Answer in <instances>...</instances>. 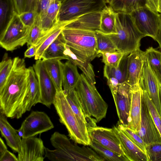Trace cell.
Returning <instances> with one entry per match:
<instances>
[{"label": "cell", "instance_id": "obj_16", "mask_svg": "<svg viewBox=\"0 0 161 161\" xmlns=\"http://www.w3.org/2000/svg\"><path fill=\"white\" fill-rule=\"evenodd\" d=\"M44 148L40 138L35 136L22 138L21 149L17 157L18 161H43Z\"/></svg>", "mask_w": 161, "mask_h": 161}, {"label": "cell", "instance_id": "obj_10", "mask_svg": "<svg viewBox=\"0 0 161 161\" xmlns=\"http://www.w3.org/2000/svg\"><path fill=\"white\" fill-rule=\"evenodd\" d=\"M33 67L39 86L41 95L40 103L50 108L53 104L57 91L47 72L44 60L43 59L37 60Z\"/></svg>", "mask_w": 161, "mask_h": 161}, {"label": "cell", "instance_id": "obj_35", "mask_svg": "<svg viewBox=\"0 0 161 161\" xmlns=\"http://www.w3.org/2000/svg\"><path fill=\"white\" fill-rule=\"evenodd\" d=\"M89 146L106 161H129L126 157L117 154L92 140L91 139Z\"/></svg>", "mask_w": 161, "mask_h": 161}, {"label": "cell", "instance_id": "obj_31", "mask_svg": "<svg viewBox=\"0 0 161 161\" xmlns=\"http://www.w3.org/2000/svg\"><path fill=\"white\" fill-rule=\"evenodd\" d=\"M109 5L116 13L130 14L146 6V0H111Z\"/></svg>", "mask_w": 161, "mask_h": 161}, {"label": "cell", "instance_id": "obj_54", "mask_svg": "<svg viewBox=\"0 0 161 161\" xmlns=\"http://www.w3.org/2000/svg\"><path fill=\"white\" fill-rule=\"evenodd\" d=\"M106 4H109L111 0H103Z\"/></svg>", "mask_w": 161, "mask_h": 161}, {"label": "cell", "instance_id": "obj_30", "mask_svg": "<svg viewBox=\"0 0 161 161\" xmlns=\"http://www.w3.org/2000/svg\"><path fill=\"white\" fill-rule=\"evenodd\" d=\"M130 53H125L122 57L118 66L113 68L104 65L103 75L107 78L114 77L117 79L120 84L126 82L128 56Z\"/></svg>", "mask_w": 161, "mask_h": 161}, {"label": "cell", "instance_id": "obj_24", "mask_svg": "<svg viewBox=\"0 0 161 161\" xmlns=\"http://www.w3.org/2000/svg\"><path fill=\"white\" fill-rule=\"evenodd\" d=\"M7 117L0 112V130L2 136L5 139L8 145L14 152L18 153L21 148L22 139L17 130L8 121Z\"/></svg>", "mask_w": 161, "mask_h": 161}, {"label": "cell", "instance_id": "obj_14", "mask_svg": "<svg viewBox=\"0 0 161 161\" xmlns=\"http://www.w3.org/2000/svg\"><path fill=\"white\" fill-rule=\"evenodd\" d=\"M87 130L91 139L119 155L125 157L113 128L96 126H89L87 127Z\"/></svg>", "mask_w": 161, "mask_h": 161}, {"label": "cell", "instance_id": "obj_25", "mask_svg": "<svg viewBox=\"0 0 161 161\" xmlns=\"http://www.w3.org/2000/svg\"><path fill=\"white\" fill-rule=\"evenodd\" d=\"M70 22L58 21L45 33L36 46L37 50L35 56V59H42L45 50L60 34L64 27Z\"/></svg>", "mask_w": 161, "mask_h": 161}, {"label": "cell", "instance_id": "obj_39", "mask_svg": "<svg viewBox=\"0 0 161 161\" xmlns=\"http://www.w3.org/2000/svg\"><path fill=\"white\" fill-rule=\"evenodd\" d=\"M142 95L148 107L154 122L161 135V117L146 91L142 89Z\"/></svg>", "mask_w": 161, "mask_h": 161}, {"label": "cell", "instance_id": "obj_48", "mask_svg": "<svg viewBox=\"0 0 161 161\" xmlns=\"http://www.w3.org/2000/svg\"><path fill=\"white\" fill-rule=\"evenodd\" d=\"M0 161H18V159L14 154L7 150L0 157Z\"/></svg>", "mask_w": 161, "mask_h": 161}, {"label": "cell", "instance_id": "obj_38", "mask_svg": "<svg viewBox=\"0 0 161 161\" xmlns=\"http://www.w3.org/2000/svg\"><path fill=\"white\" fill-rule=\"evenodd\" d=\"M13 59L5 56L0 63V90L3 88L11 72Z\"/></svg>", "mask_w": 161, "mask_h": 161}, {"label": "cell", "instance_id": "obj_50", "mask_svg": "<svg viewBox=\"0 0 161 161\" xmlns=\"http://www.w3.org/2000/svg\"><path fill=\"white\" fill-rule=\"evenodd\" d=\"M7 148L1 138H0V157L7 150Z\"/></svg>", "mask_w": 161, "mask_h": 161}, {"label": "cell", "instance_id": "obj_41", "mask_svg": "<svg viewBox=\"0 0 161 161\" xmlns=\"http://www.w3.org/2000/svg\"><path fill=\"white\" fill-rule=\"evenodd\" d=\"M146 154L148 161H161V143L147 144Z\"/></svg>", "mask_w": 161, "mask_h": 161}, {"label": "cell", "instance_id": "obj_51", "mask_svg": "<svg viewBox=\"0 0 161 161\" xmlns=\"http://www.w3.org/2000/svg\"><path fill=\"white\" fill-rule=\"evenodd\" d=\"M160 15L161 18L160 25L156 41L158 43L159 47L161 49V13L160 14Z\"/></svg>", "mask_w": 161, "mask_h": 161}, {"label": "cell", "instance_id": "obj_11", "mask_svg": "<svg viewBox=\"0 0 161 161\" xmlns=\"http://www.w3.org/2000/svg\"><path fill=\"white\" fill-rule=\"evenodd\" d=\"M147 144L161 143V135L158 129L142 94L141 111L139 129L135 131Z\"/></svg>", "mask_w": 161, "mask_h": 161}, {"label": "cell", "instance_id": "obj_42", "mask_svg": "<svg viewBox=\"0 0 161 161\" xmlns=\"http://www.w3.org/2000/svg\"><path fill=\"white\" fill-rule=\"evenodd\" d=\"M39 25L35 23L31 28L27 43L28 46H36L44 35Z\"/></svg>", "mask_w": 161, "mask_h": 161}, {"label": "cell", "instance_id": "obj_34", "mask_svg": "<svg viewBox=\"0 0 161 161\" xmlns=\"http://www.w3.org/2000/svg\"><path fill=\"white\" fill-rule=\"evenodd\" d=\"M15 12L12 0H0L1 32L7 25Z\"/></svg>", "mask_w": 161, "mask_h": 161}, {"label": "cell", "instance_id": "obj_17", "mask_svg": "<svg viewBox=\"0 0 161 161\" xmlns=\"http://www.w3.org/2000/svg\"><path fill=\"white\" fill-rule=\"evenodd\" d=\"M145 60L144 51L138 48L128 55L126 82L130 86L139 83Z\"/></svg>", "mask_w": 161, "mask_h": 161}, {"label": "cell", "instance_id": "obj_5", "mask_svg": "<svg viewBox=\"0 0 161 161\" xmlns=\"http://www.w3.org/2000/svg\"><path fill=\"white\" fill-rule=\"evenodd\" d=\"M53 104L59 117V121L65 126L70 139L76 143L89 146L90 143L82 133L63 90L57 92Z\"/></svg>", "mask_w": 161, "mask_h": 161}, {"label": "cell", "instance_id": "obj_6", "mask_svg": "<svg viewBox=\"0 0 161 161\" xmlns=\"http://www.w3.org/2000/svg\"><path fill=\"white\" fill-rule=\"evenodd\" d=\"M61 34L66 45L84 54L91 61L98 55L95 31L64 28Z\"/></svg>", "mask_w": 161, "mask_h": 161}, {"label": "cell", "instance_id": "obj_1", "mask_svg": "<svg viewBox=\"0 0 161 161\" xmlns=\"http://www.w3.org/2000/svg\"><path fill=\"white\" fill-rule=\"evenodd\" d=\"M29 75L25 60L14 58L10 74L0 90V111L7 117L18 119L22 116V105L29 90Z\"/></svg>", "mask_w": 161, "mask_h": 161}, {"label": "cell", "instance_id": "obj_43", "mask_svg": "<svg viewBox=\"0 0 161 161\" xmlns=\"http://www.w3.org/2000/svg\"><path fill=\"white\" fill-rule=\"evenodd\" d=\"M36 11L24 12L19 15V17L24 25L31 28L35 24L37 17Z\"/></svg>", "mask_w": 161, "mask_h": 161}, {"label": "cell", "instance_id": "obj_3", "mask_svg": "<svg viewBox=\"0 0 161 161\" xmlns=\"http://www.w3.org/2000/svg\"><path fill=\"white\" fill-rule=\"evenodd\" d=\"M87 122V127L96 126V122L105 118L108 105L96 89L82 73L75 87Z\"/></svg>", "mask_w": 161, "mask_h": 161}, {"label": "cell", "instance_id": "obj_12", "mask_svg": "<svg viewBox=\"0 0 161 161\" xmlns=\"http://www.w3.org/2000/svg\"><path fill=\"white\" fill-rule=\"evenodd\" d=\"M21 125L24 131L23 138L35 136L54 127L49 117L45 113L37 111H32Z\"/></svg>", "mask_w": 161, "mask_h": 161}, {"label": "cell", "instance_id": "obj_26", "mask_svg": "<svg viewBox=\"0 0 161 161\" xmlns=\"http://www.w3.org/2000/svg\"><path fill=\"white\" fill-rule=\"evenodd\" d=\"M77 67L69 60L63 64L62 85L64 93L75 88L80 77Z\"/></svg>", "mask_w": 161, "mask_h": 161}, {"label": "cell", "instance_id": "obj_21", "mask_svg": "<svg viewBox=\"0 0 161 161\" xmlns=\"http://www.w3.org/2000/svg\"><path fill=\"white\" fill-rule=\"evenodd\" d=\"M131 103L129 127L137 131L140 125L142 105V89L139 83L130 86Z\"/></svg>", "mask_w": 161, "mask_h": 161}, {"label": "cell", "instance_id": "obj_23", "mask_svg": "<svg viewBox=\"0 0 161 161\" xmlns=\"http://www.w3.org/2000/svg\"><path fill=\"white\" fill-rule=\"evenodd\" d=\"M28 68L29 90L22 105V114L26 111H30L31 108L36 104L40 103L41 100L40 88L35 71L33 67Z\"/></svg>", "mask_w": 161, "mask_h": 161}, {"label": "cell", "instance_id": "obj_19", "mask_svg": "<svg viewBox=\"0 0 161 161\" xmlns=\"http://www.w3.org/2000/svg\"><path fill=\"white\" fill-rule=\"evenodd\" d=\"M64 53L68 60L78 67L89 82L92 85L96 84L95 75L91 61L80 52L70 47L66 44Z\"/></svg>", "mask_w": 161, "mask_h": 161}, {"label": "cell", "instance_id": "obj_47", "mask_svg": "<svg viewBox=\"0 0 161 161\" xmlns=\"http://www.w3.org/2000/svg\"><path fill=\"white\" fill-rule=\"evenodd\" d=\"M15 12L19 15L24 11L25 0H12Z\"/></svg>", "mask_w": 161, "mask_h": 161}, {"label": "cell", "instance_id": "obj_37", "mask_svg": "<svg viewBox=\"0 0 161 161\" xmlns=\"http://www.w3.org/2000/svg\"><path fill=\"white\" fill-rule=\"evenodd\" d=\"M125 53L116 50L115 51L103 53L102 61L105 65L113 68L118 67Z\"/></svg>", "mask_w": 161, "mask_h": 161}, {"label": "cell", "instance_id": "obj_45", "mask_svg": "<svg viewBox=\"0 0 161 161\" xmlns=\"http://www.w3.org/2000/svg\"><path fill=\"white\" fill-rule=\"evenodd\" d=\"M146 7L158 13H161V0H146Z\"/></svg>", "mask_w": 161, "mask_h": 161}, {"label": "cell", "instance_id": "obj_7", "mask_svg": "<svg viewBox=\"0 0 161 161\" xmlns=\"http://www.w3.org/2000/svg\"><path fill=\"white\" fill-rule=\"evenodd\" d=\"M106 5L103 0H62L58 20L70 22L87 13L101 12Z\"/></svg>", "mask_w": 161, "mask_h": 161}, {"label": "cell", "instance_id": "obj_44", "mask_svg": "<svg viewBox=\"0 0 161 161\" xmlns=\"http://www.w3.org/2000/svg\"><path fill=\"white\" fill-rule=\"evenodd\" d=\"M107 79V84L110 90L113 97H114L120 83L117 79L114 77H109Z\"/></svg>", "mask_w": 161, "mask_h": 161}, {"label": "cell", "instance_id": "obj_52", "mask_svg": "<svg viewBox=\"0 0 161 161\" xmlns=\"http://www.w3.org/2000/svg\"><path fill=\"white\" fill-rule=\"evenodd\" d=\"M17 132L19 136L23 138L24 135V131L23 125H21L19 128L17 130Z\"/></svg>", "mask_w": 161, "mask_h": 161}, {"label": "cell", "instance_id": "obj_15", "mask_svg": "<svg viewBox=\"0 0 161 161\" xmlns=\"http://www.w3.org/2000/svg\"><path fill=\"white\" fill-rule=\"evenodd\" d=\"M119 123L125 126H129L131 103L130 86L126 82L120 84L113 97Z\"/></svg>", "mask_w": 161, "mask_h": 161}, {"label": "cell", "instance_id": "obj_2", "mask_svg": "<svg viewBox=\"0 0 161 161\" xmlns=\"http://www.w3.org/2000/svg\"><path fill=\"white\" fill-rule=\"evenodd\" d=\"M50 141L55 148L52 150L45 147V158L52 161H104L106 160L91 148L82 147L71 142L64 134L55 131Z\"/></svg>", "mask_w": 161, "mask_h": 161}, {"label": "cell", "instance_id": "obj_49", "mask_svg": "<svg viewBox=\"0 0 161 161\" xmlns=\"http://www.w3.org/2000/svg\"><path fill=\"white\" fill-rule=\"evenodd\" d=\"M36 46H31L24 53L25 57L28 58L35 57L36 54Z\"/></svg>", "mask_w": 161, "mask_h": 161}, {"label": "cell", "instance_id": "obj_33", "mask_svg": "<svg viewBox=\"0 0 161 161\" xmlns=\"http://www.w3.org/2000/svg\"><path fill=\"white\" fill-rule=\"evenodd\" d=\"M144 53L159 83L161 84V52L151 47L147 48Z\"/></svg>", "mask_w": 161, "mask_h": 161}, {"label": "cell", "instance_id": "obj_8", "mask_svg": "<svg viewBox=\"0 0 161 161\" xmlns=\"http://www.w3.org/2000/svg\"><path fill=\"white\" fill-rule=\"evenodd\" d=\"M30 28L25 25L16 12L5 28L1 32L0 45L12 51L27 43Z\"/></svg>", "mask_w": 161, "mask_h": 161}, {"label": "cell", "instance_id": "obj_4", "mask_svg": "<svg viewBox=\"0 0 161 161\" xmlns=\"http://www.w3.org/2000/svg\"><path fill=\"white\" fill-rule=\"evenodd\" d=\"M115 30L116 34L107 35L117 50L124 53H130L139 48L141 40L145 37L138 30L130 14L116 13Z\"/></svg>", "mask_w": 161, "mask_h": 161}, {"label": "cell", "instance_id": "obj_20", "mask_svg": "<svg viewBox=\"0 0 161 161\" xmlns=\"http://www.w3.org/2000/svg\"><path fill=\"white\" fill-rule=\"evenodd\" d=\"M65 93L67 100L76 117L82 134L89 143L91 139L89 136L86 119L75 88Z\"/></svg>", "mask_w": 161, "mask_h": 161}, {"label": "cell", "instance_id": "obj_46", "mask_svg": "<svg viewBox=\"0 0 161 161\" xmlns=\"http://www.w3.org/2000/svg\"><path fill=\"white\" fill-rule=\"evenodd\" d=\"M38 0H25L24 12L36 11L37 12Z\"/></svg>", "mask_w": 161, "mask_h": 161}, {"label": "cell", "instance_id": "obj_53", "mask_svg": "<svg viewBox=\"0 0 161 161\" xmlns=\"http://www.w3.org/2000/svg\"><path fill=\"white\" fill-rule=\"evenodd\" d=\"M159 97L161 110V84L159 83Z\"/></svg>", "mask_w": 161, "mask_h": 161}, {"label": "cell", "instance_id": "obj_55", "mask_svg": "<svg viewBox=\"0 0 161 161\" xmlns=\"http://www.w3.org/2000/svg\"><path fill=\"white\" fill-rule=\"evenodd\" d=\"M36 23V24H37L38 25H39V20H37H37H36V23ZM39 26H40V25H39ZM48 31H49V30H48ZM42 31H43V32L44 33V34H45V33H46V32L47 31H43L42 30Z\"/></svg>", "mask_w": 161, "mask_h": 161}, {"label": "cell", "instance_id": "obj_27", "mask_svg": "<svg viewBox=\"0 0 161 161\" xmlns=\"http://www.w3.org/2000/svg\"><path fill=\"white\" fill-rule=\"evenodd\" d=\"M116 12L109 5L101 11L100 28L99 31L105 35L115 34Z\"/></svg>", "mask_w": 161, "mask_h": 161}, {"label": "cell", "instance_id": "obj_9", "mask_svg": "<svg viewBox=\"0 0 161 161\" xmlns=\"http://www.w3.org/2000/svg\"><path fill=\"white\" fill-rule=\"evenodd\" d=\"M130 14L139 31L145 36L150 37L156 41L160 25V14L146 6Z\"/></svg>", "mask_w": 161, "mask_h": 161}, {"label": "cell", "instance_id": "obj_28", "mask_svg": "<svg viewBox=\"0 0 161 161\" xmlns=\"http://www.w3.org/2000/svg\"><path fill=\"white\" fill-rule=\"evenodd\" d=\"M66 48V43L61 33L45 50L42 59L44 60L53 59L68 60L64 53Z\"/></svg>", "mask_w": 161, "mask_h": 161}, {"label": "cell", "instance_id": "obj_29", "mask_svg": "<svg viewBox=\"0 0 161 161\" xmlns=\"http://www.w3.org/2000/svg\"><path fill=\"white\" fill-rule=\"evenodd\" d=\"M44 61L47 72L54 84L57 91H63L62 67L63 63L61 60L57 59Z\"/></svg>", "mask_w": 161, "mask_h": 161}, {"label": "cell", "instance_id": "obj_32", "mask_svg": "<svg viewBox=\"0 0 161 161\" xmlns=\"http://www.w3.org/2000/svg\"><path fill=\"white\" fill-rule=\"evenodd\" d=\"M61 4V1L51 0L46 14L38 19L40 20L42 25L47 28L53 27L58 22V16Z\"/></svg>", "mask_w": 161, "mask_h": 161}, {"label": "cell", "instance_id": "obj_36", "mask_svg": "<svg viewBox=\"0 0 161 161\" xmlns=\"http://www.w3.org/2000/svg\"><path fill=\"white\" fill-rule=\"evenodd\" d=\"M95 35L96 49L98 55L103 53L117 50L115 44L108 35L99 31H95Z\"/></svg>", "mask_w": 161, "mask_h": 161}, {"label": "cell", "instance_id": "obj_40", "mask_svg": "<svg viewBox=\"0 0 161 161\" xmlns=\"http://www.w3.org/2000/svg\"><path fill=\"white\" fill-rule=\"evenodd\" d=\"M118 125L133 142L146 153V144L135 130L129 127L124 126L120 123Z\"/></svg>", "mask_w": 161, "mask_h": 161}, {"label": "cell", "instance_id": "obj_56", "mask_svg": "<svg viewBox=\"0 0 161 161\" xmlns=\"http://www.w3.org/2000/svg\"><path fill=\"white\" fill-rule=\"evenodd\" d=\"M59 0L61 1L62 0Z\"/></svg>", "mask_w": 161, "mask_h": 161}, {"label": "cell", "instance_id": "obj_18", "mask_svg": "<svg viewBox=\"0 0 161 161\" xmlns=\"http://www.w3.org/2000/svg\"><path fill=\"white\" fill-rule=\"evenodd\" d=\"M113 128L119 141L123 152L129 161H148L146 153L128 137L118 125Z\"/></svg>", "mask_w": 161, "mask_h": 161}, {"label": "cell", "instance_id": "obj_22", "mask_svg": "<svg viewBox=\"0 0 161 161\" xmlns=\"http://www.w3.org/2000/svg\"><path fill=\"white\" fill-rule=\"evenodd\" d=\"M101 12L87 13L70 21L64 28L96 31L100 28Z\"/></svg>", "mask_w": 161, "mask_h": 161}, {"label": "cell", "instance_id": "obj_13", "mask_svg": "<svg viewBox=\"0 0 161 161\" xmlns=\"http://www.w3.org/2000/svg\"><path fill=\"white\" fill-rule=\"evenodd\" d=\"M139 83L142 89L147 92L161 117L159 97V82L145 55V62Z\"/></svg>", "mask_w": 161, "mask_h": 161}]
</instances>
